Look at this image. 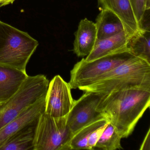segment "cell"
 <instances>
[{
  "label": "cell",
  "mask_w": 150,
  "mask_h": 150,
  "mask_svg": "<svg viewBox=\"0 0 150 150\" xmlns=\"http://www.w3.org/2000/svg\"><path fill=\"white\" fill-rule=\"evenodd\" d=\"M150 105V91L133 88L103 94L96 109L123 138L132 133Z\"/></svg>",
  "instance_id": "6da1fadb"
},
{
  "label": "cell",
  "mask_w": 150,
  "mask_h": 150,
  "mask_svg": "<svg viewBox=\"0 0 150 150\" xmlns=\"http://www.w3.org/2000/svg\"><path fill=\"white\" fill-rule=\"evenodd\" d=\"M133 88L150 91V64L135 57L79 89L105 94Z\"/></svg>",
  "instance_id": "7a4b0ae2"
},
{
  "label": "cell",
  "mask_w": 150,
  "mask_h": 150,
  "mask_svg": "<svg viewBox=\"0 0 150 150\" xmlns=\"http://www.w3.org/2000/svg\"><path fill=\"white\" fill-rule=\"evenodd\" d=\"M38 45L28 33L0 21V66L26 72Z\"/></svg>",
  "instance_id": "3957f363"
},
{
  "label": "cell",
  "mask_w": 150,
  "mask_h": 150,
  "mask_svg": "<svg viewBox=\"0 0 150 150\" xmlns=\"http://www.w3.org/2000/svg\"><path fill=\"white\" fill-rule=\"evenodd\" d=\"M49 82L43 74L28 76L15 94L0 103V129L45 96Z\"/></svg>",
  "instance_id": "277c9868"
},
{
  "label": "cell",
  "mask_w": 150,
  "mask_h": 150,
  "mask_svg": "<svg viewBox=\"0 0 150 150\" xmlns=\"http://www.w3.org/2000/svg\"><path fill=\"white\" fill-rule=\"evenodd\" d=\"M67 116L54 117L44 112L38 118L34 150H70L73 133L67 125Z\"/></svg>",
  "instance_id": "5b68a950"
},
{
  "label": "cell",
  "mask_w": 150,
  "mask_h": 150,
  "mask_svg": "<svg viewBox=\"0 0 150 150\" xmlns=\"http://www.w3.org/2000/svg\"><path fill=\"white\" fill-rule=\"evenodd\" d=\"M133 57L128 51L104 56L90 61L85 58L76 63L71 71L69 84L71 89L87 86Z\"/></svg>",
  "instance_id": "8992f818"
},
{
  "label": "cell",
  "mask_w": 150,
  "mask_h": 150,
  "mask_svg": "<svg viewBox=\"0 0 150 150\" xmlns=\"http://www.w3.org/2000/svg\"><path fill=\"white\" fill-rule=\"evenodd\" d=\"M103 94L86 92L79 99L74 100L67 115V124L73 134L84 126L99 119L105 118L97 110Z\"/></svg>",
  "instance_id": "52a82bcc"
},
{
  "label": "cell",
  "mask_w": 150,
  "mask_h": 150,
  "mask_svg": "<svg viewBox=\"0 0 150 150\" xmlns=\"http://www.w3.org/2000/svg\"><path fill=\"white\" fill-rule=\"evenodd\" d=\"M69 83L59 75L49 82L45 96V113L54 117L67 116L71 111L74 100Z\"/></svg>",
  "instance_id": "ba28073f"
},
{
  "label": "cell",
  "mask_w": 150,
  "mask_h": 150,
  "mask_svg": "<svg viewBox=\"0 0 150 150\" xmlns=\"http://www.w3.org/2000/svg\"><path fill=\"white\" fill-rule=\"evenodd\" d=\"M45 108V96L30 106L16 118L0 129V147L15 133L38 119L44 112Z\"/></svg>",
  "instance_id": "9c48e42d"
},
{
  "label": "cell",
  "mask_w": 150,
  "mask_h": 150,
  "mask_svg": "<svg viewBox=\"0 0 150 150\" xmlns=\"http://www.w3.org/2000/svg\"><path fill=\"white\" fill-rule=\"evenodd\" d=\"M102 8H106L118 16L130 37L140 29L130 0H99Z\"/></svg>",
  "instance_id": "30bf717a"
},
{
  "label": "cell",
  "mask_w": 150,
  "mask_h": 150,
  "mask_svg": "<svg viewBox=\"0 0 150 150\" xmlns=\"http://www.w3.org/2000/svg\"><path fill=\"white\" fill-rule=\"evenodd\" d=\"M97 40L95 23L87 18L82 19L79 23L75 34L73 51L79 57L89 55Z\"/></svg>",
  "instance_id": "8fae6325"
},
{
  "label": "cell",
  "mask_w": 150,
  "mask_h": 150,
  "mask_svg": "<svg viewBox=\"0 0 150 150\" xmlns=\"http://www.w3.org/2000/svg\"><path fill=\"white\" fill-rule=\"evenodd\" d=\"M130 38L125 31H123L102 40L97 39L93 49L85 60L92 61L110 54L128 51L127 45Z\"/></svg>",
  "instance_id": "7c38bea8"
},
{
  "label": "cell",
  "mask_w": 150,
  "mask_h": 150,
  "mask_svg": "<svg viewBox=\"0 0 150 150\" xmlns=\"http://www.w3.org/2000/svg\"><path fill=\"white\" fill-rule=\"evenodd\" d=\"M28 76L26 72L0 66V103L15 94Z\"/></svg>",
  "instance_id": "4fadbf2b"
},
{
  "label": "cell",
  "mask_w": 150,
  "mask_h": 150,
  "mask_svg": "<svg viewBox=\"0 0 150 150\" xmlns=\"http://www.w3.org/2000/svg\"><path fill=\"white\" fill-rule=\"evenodd\" d=\"M97 39L102 40L125 31L122 22L110 10L102 8L95 23Z\"/></svg>",
  "instance_id": "5bb4252c"
},
{
  "label": "cell",
  "mask_w": 150,
  "mask_h": 150,
  "mask_svg": "<svg viewBox=\"0 0 150 150\" xmlns=\"http://www.w3.org/2000/svg\"><path fill=\"white\" fill-rule=\"evenodd\" d=\"M38 119L11 136L0 147V150H34V140Z\"/></svg>",
  "instance_id": "9a60e30c"
},
{
  "label": "cell",
  "mask_w": 150,
  "mask_h": 150,
  "mask_svg": "<svg viewBox=\"0 0 150 150\" xmlns=\"http://www.w3.org/2000/svg\"><path fill=\"white\" fill-rule=\"evenodd\" d=\"M150 29H140L130 37L127 45L128 52L150 64Z\"/></svg>",
  "instance_id": "2e32d148"
},
{
  "label": "cell",
  "mask_w": 150,
  "mask_h": 150,
  "mask_svg": "<svg viewBox=\"0 0 150 150\" xmlns=\"http://www.w3.org/2000/svg\"><path fill=\"white\" fill-rule=\"evenodd\" d=\"M106 118H103L95 121L84 126L74 133L69 142L70 150H89L88 140L91 133Z\"/></svg>",
  "instance_id": "e0dca14e"
},
{
  "label": "cell",
  "mask_w": 150,
  "mask_h": 150,
  "mask_svg": "<svg viewBox=\"0 0 150 150\" xmlns=\"http://www.w3.org/2000/svg\"><path fill=\"white\" fill-rule=\"evenodd\" d=\"M122 139L115 127L109 122L97 141L95 148L104 150L122 149L121 144Z\"/></svg>",
  "instance_id": "ac0fdd59"
},
{
  "label": "cell",
  "mask_w": 150,
  "mask_h": 150,
  "mask_svg": "<svg viewBox=\"0 0 150 150\" xmlns=\"http://www.w3.org/2000/svg\"><path fill=\"white\" fill-rule=\"evenodd\" d=\"M139 28L150 9V0H130Z\"/></svg>",
  "instance_id": "d6986e66"
},
{
  "label": "cell",
  "mask_w": 150,
  "mask_h": 150,
  "mask_svg": "<svg viewBox=\"0 0 150 150\" xmlns=\"http://www.w3.org/2000/svg\"><path fill=\"white\" fill-rule=\"evenodd\" d=\"M108 122V121L106 118L99 126H97L92 132L88 140L89 150H93L95 148L96 144L97 141L100 138L106 125Z\"/></svg>",
  "instance_id": "ffe728a7"
},
{
  "label": "cell",
  "mask_w": 150,
  "mask_h": 150,
  "mask_svg": "<svg viewBox=\"0 0 150 150\" xmlns=\"http://www.w3.org/2000/svg\"><path fill=\"white\" fill-rule=\"evenodd\" d=\"M140 150H150V129H148V131L146 132V135L142 142V144L140 146Z\"/></svg>",
  "instance_id": "44dd1931"
},
{
  "label": "cell",
  "mask_w": 150,
  "mask_h": 150,
  "mask_svg": "<svg viewBox=\"0 0 150 150\" xmlns=\"http://www.w3.org/2000/svg\"><path fill=\"white\" fill-rule=\"evenodd\" d=\"M15 1V0H0V7L13 4Z\"/></svg>",
  "instance_id": "7402d4cb"
}]
</instances>
